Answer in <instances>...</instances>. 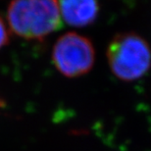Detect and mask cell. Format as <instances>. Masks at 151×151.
Instances as JSON below:
<instances>
[{"mask_svg":"<svg viewBox=\"0 0 151 151\" xmlns=\"http://www.w3.org/2000/svg\"><path fill=\"white\" fill-rule=\"evenodd\" d=\"M3 105H4V103H3V101H1V100H0V107H1V106H3Z\"/></svg>","mask_w":151,"mask_h":151,"instance_id":"8992f818","label":"cell"},{"mask_svg":"<svg viewBox=\"0 0 151 151\" xmlns=\"http://www.w3.org/2000/svg\"><path fill=\"white\" fill-rule=\"evenodd\" d=\"M59 10L64 22L69 26L83 28L91 25L98 16L99 5L96 1H61Z\"/></svg>","mask_w":151,"mask_h":151,"instance_id":"277c9868","label":"cell"},{"mask_svg":"<svg viewBox=\"0 0 151 151\" xmlns=\"http://www.w3.org/2000/svg\"><path fill=\"white\" fill-rule=\"evenodd\" d=\"M94 60L95 51L92 42L77 32L61 35L52 49L54 66L67 78L87 74L94 65Z\"/></svg>","mask_w":151,"mask_h":151,"instance_id":"3957f363","label":"cell"},{"mask_svg":"<svg viewBox=\"0 0 151 151\" xmlns=\"http://www.w3.org/2000/svg\"><path fill=\"white\" fill-rule=\"evenodd\" d=\"M111 72L125 81L142 78L151 67V48L147 41L134 32L116 35L107 47Z\"/></svg>","mask_w":151,"mask_h":151,"instance_id":"7a4b0ae2","label":"cell"},{"mask_svg":"<svg viewBox=\"0 0 151 151\" xmlns=\"http://www.w3.org/2000/svg\"><path fill=\"white\" fill-rule=\"evenodd\" d=\"M7 18L11 31L25 39H43L62 28L57 1H13L9 4Z\"/></svg>","mask_w":151,"mask_h":151,"instance_id":"6da1fadb","label":"cell"},{"mask_svg":"<svg viewBox=\"0 0 151 151\" xmlns=\"http://www.w3.org/2000/svg\"><path fill=\"white\" fill-rule=\"evenodd\" d=\"M6 24L0 17V49L9 42V32Z\"/></svg>","mask_w":151,"mask_h":151,"instance_id":"5b68a950","label":"cell"}]
</instances>
